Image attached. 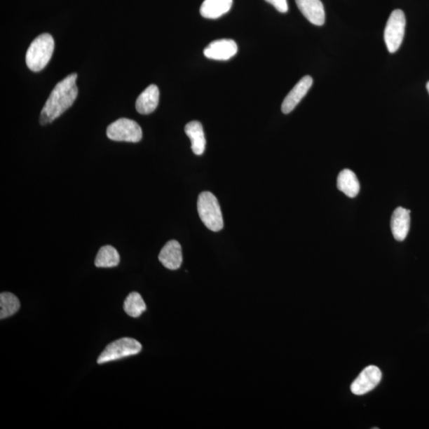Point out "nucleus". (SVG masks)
I'll return each mask as SVG.
<instances>
[{
  "label": "nucleus",
  "mask_w": 429,
  "mask_h": 429,
  "mask_svg": "<svg viewBox=\"0 0 429 429\" xmlns=\"http://www.w3.org/2000/svg\"><path fill=\"white\" fill-rule=\"evenodd\" d=\"M238 52V46L236 41L231 39H220L213 41L208 45L204 55L208 59L217 61H228L233 57Z\"/></svg>",
  "instance_id": "8"
},
{
  "label": "nucleus",
  "mask_w": 429,
  "mask_h": 429,
  "mask_svg": "<svg viewBox=\"0 0 429 429\" xmlns=\"http://www.w3.org/2000/svg\"><path fill=\"white\" fill-rule=\"evenodd\" d=\"M426 88H427V90L428 92V94H429V81L427 83Z\"/></svg>",
  "instance_id": "21"
},
{
  "label": "nucleus",
  "mask_w": 429,
  "mask_h": 429,
  "mask_svg": "<svg viewBox=\"0 0 429 429\" xmlns=\"http://www.w3.org/2000/svg\"><path fill=\"white\" fill-rule=\"evenodd\" d=\"M233 0H205L200 7V15L205 19L216 20L230 11Z\"/></svg>",
  "instance_id": "15"
},
{
  "label": "nucleus",
  "mask_w": 429,
  "mask_h": 429,
  "mask_svg": "<svg viewBox=\"0 0 429 429\" xmlns=\"http://www.w3.org/2000/svg\"><path fill=\"white\" fill-rule=\"evenodd\" d=\"M76 79L77 74L74 73L57 83L41 111V125L45 126L55 121L74 104L79 95Z\"/></svg>",
  "instance_id": "1"
},
{
  "label": "nucleus",
  "mask_w": 429,
  "mask_h": 429,
  "mask_svg": "<svg viewBox=\"0 0 429 429\" xmlns=\"http://www.w3.org/2000/svg\"><path fill=\"white\" fill-rule=\"evenodd\" d=\"M55 46V40L50 34L38 36L28 48L26 55L27 67L34 73L43 70L50 61Z\"/></svg>",
  "instance_id": "2"
},
{
  "label": "nucleus",
  "mask_w": 429,
  "mask_h": 429,
  "mask_svg": "<svg viewBox=\"0 0 429 429\" xmlns=\"http://www.w3.org/2000/svg\"><path fill=\"white\" fill-rule=\"evenodd\" d=\"M184 131L191 141V148L196 155L204 154L206 147V139L202 124L198 121H192L186 124Z\"/></svg>",
  "instance_id": "14"
},
{
  "label": "nucleus",
  "mask_w": 429,
  "mask_h": 429,
  "mask_svg": "<svg viewBox=\"0 0 429 429\" xmlns=\"http://www.w3.org/2000/svg\"><path fill=\"white\" fill-rule=\"evenodd\" d=\"M158 259L167 269L171 271L179 269L183 261L181 244L176 240L167 243L161 250Z\"/></svg>",
  "instance_id": "10"
},
{
  "label": "nucleus",
  "mask_w": 429,
  "mask_h": 429,
  "mask_svg": "<svg viewBox=\"0 0 429 429\" xmlns=\"http://www.w3.org/2000/svg\"><path fill=\"white\" fill-rule=\"evenodd\" d=\"M20 308V302L13 294L4 292L0 294V319L4 320L15 314Z\"/></svg>",
  "instance_id": "19"
},
{
  "label": "nucleus",
  "mask_w": 429,
  "mask_h": 429,
  "mask_svg": "<svg viewBox=\"0 0 429 429\" xmlns=\"http://www.w3.org/2000/svg\"><path fill=\"white\" fill-rule=\"evenodd\" d=\"M142 350V345L132 338H121L107 345L103 353L98 358V365L123 359L139 354Z\"/></svg>",
  "instance_id": "4"
},
{
  "label": "nucleus",
  "mask_w": 429,
  "mask_h": 429,
  "mask_svg": "<svg viewBox=\"0 0 429 429\" xmlns=\"http://www.w3.org/2000/svg\"><path fill=\"white\" fill-rule=\"evenodd\" d=\"M159 102V90L156 86H148L136 100L135 109L142 115H149L156 110Z\"/></svg>",
  "instance_id": "13"
},
{
  "label": "nucleus",
  "mask_w": 429,
  "mask_h": 429,
  "mask_svg": "<svg viewBox=\"0 0 429 429\" xmlns=\"http://www.w3.org/2000/svg\"><path fill=\"white\" fill-rule=\"evenodd\" d=\"M107 136L112 141L139 142L142 138V130L132 119L121 118L107 127Z\"/></svg>",
  "instance_id": "6"
},
{
  "label": "nucleus",
  "mask_w": 429,
  "mask_h": 429,
  "mask_svg": "<svg viewBox=\"0 0 429 429\" xmlns=\"http://www.w3.org/2000/svg\"><path fill=\"white\" fill-rule=\"evenodd\" d=\"M405 26L407 20L404 12L400 9L393 11L387 21L384 32L385 43L390 53H396L402 46Z\"/></svg>",
  "instance_id": "5"
},
{
  "label": "nucleus",
  "mask_w": 429,
  "mask_h": 429,
  "mask_svg": "<svg viewBox=\"0 0 429 429\" xmlns=\"http://www.w3.org/2000/svg\"><path fill=\"white\" fill-rule=\"evenodd\" d=\"M297 8L306 19L315 26H323L325 11L320 0H296Z\"/></svg>",
  "instance_id": "11"
},
{
  "label": "nucleus",
  "mask_w": 429,
  "mask_h": 429,
  "mask_svg": "<svg viewBox=\"0 0 429 429\" xmlns=\"http://www.w3.org/2000/svg\"><path fill=\"white\" fill-rule=\"evenodd\" d=\"M121 256L117 250L110 245L101 247L95 259V266L99 268L115 267L119 264Z\"/></svg>",
  "instance_id": "17"
},
{
  "label": "nucleus",
  "mask_w": 429,
  "mask_h": 429,
  "mask_svg": "<svg viewBox=\"0 0 429 429\" xmlns=\"http://www.w3.org/2000/svg\"><path fill=\"white\" fill-rule=\"evenodd\" d=\"M123 309L130 317L137 318L146 311L147 306L142 296L137 292H132L125 300Z\"/></svg>",
  "instance_id": "18"
},
{
  "label": "nucleus",
  "mask_w": 429,
  "mask_h": 429,
  "mask_svg": "<svg viewBox=\"0 0 429 429\" xmlns=\"http://www.w3.org/2000/svg\"><path fill=\"white\" fill-rule=\"evenodd\" d=\"M198 210L201 222L206 228L217 232L224 228L222 210L217 198L210 192L200 194L198 200Z\"/></svg>",
  "instance_id": "3"
},
{
  "label": "nucleus",
  "mask_w": 429,
  "mask_h": 429,
  "mask_svg": "<svg viewBox=\"0 0 429 429\" xmlns=\"http://www.w3.org/2000/svg\"><path fill=\"white\" fill-rule=\"evenodd\" d=\"M390 226L395 240H404L410 228V211L402 207H397L392 214Z\"/></svg>",
  "instance_id": "12"
},
{
  "label": "nucleus",
  "mask_w": 429,
  "mask_h": 429,
  "mask_svg": "<svg viewBox=\"0 0 429 429\" xmlns=\"http://www.w3.org/2000/svg\"><path fill=\"white\" fill-rule=\"evenodd\" d=\"M337 187L350 198H354L359 194L360 184L353 171L346 169L339 172L337 178Z\"/></svg>",
  "instance_id": "16"
},
{
  "label": "nucleus",
  "mask_w": 429,
  "mask_h": 429,
  "mask_svg": "<svg viewBox=\"0 0 429 429\" xmlns=\"http://www.w3.org/2000/svg\"><path fill=\"white\" fill-rule=\"evenodd\" d=\"M381 372L375 366H369L360 373L351 384V392L355 395H363L373 390L381 381Z\"/></svg>",
  "instance_id": "7"
},
{
  "label": "nucleus",
  "mask_w": 429,
  "mask_h": 429,
  "mask_svg": "<svg viewBox=\"0 0 429 429\" xmlns=\"http://www.w3.org/2000/svg\"><path fill=\"white\" fill-rule=\"evenodd\" d=\"M265 1L273 5L281 13H286L289 10L287 0H265Z\"/></svg>",
  "instance_id": "20"
},
{
  "label": "nucleus",
  "mask_w": 429,
  "mask_h": 429,
  "mask_svg": "<svg viewBox=\"0 0 429 429\" xmlns=\"http://www.w3.org/2000/svg\"><path fill=\"white\" fill-rule=\"evenodd\" d=\"M313 80L311 76H306L297 83L293 89L286 95L282 104V111L284 114H289L293 111L301 100L306 97L313 86Z\"/></svg>",
  "instance_id": "9"
}]
</instances>
